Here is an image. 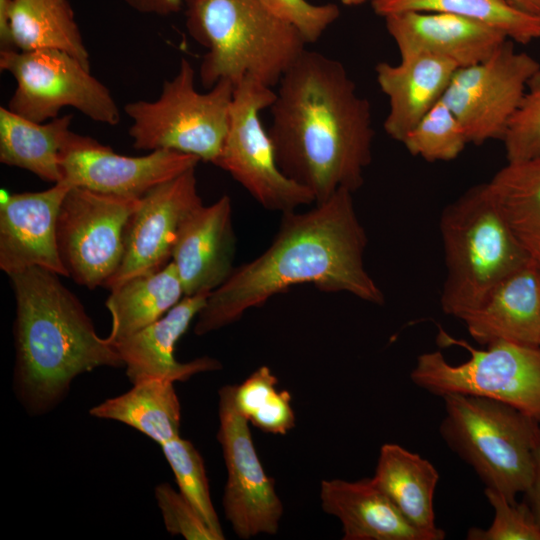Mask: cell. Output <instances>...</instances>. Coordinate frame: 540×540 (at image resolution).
Returning <instances> with one entry per match:
<instances>
[{
    "instance_id": "36",
    "label": "cell",
    "mask_w": 540,
    "mask_h": 540,
    "mask_svg": "<svg viewBox=\"0 0 540 540\" xmlns=\"http://www.w3.org/2000/svg\"><path fill=\"white\" fill-rule=\"evenodd\" d=\"M272 13L298 29L305 41L316 42L340 16L333 3L313 4L307 0H260Z\"/></svg>"
},
{
    "instance_id": "31",
    "label": "cell",
    "mask_w": 540,
    "mask_h": 540,
    "mask_svg": "<svg viewBox=\"0 0 540 540\" xmlns=\"http://www.w3.org/2000/svg\"><path fill=\"white\" fill-rule=\"evenodd\" d=\"M402 144L411 155L434 162L457 158L469 141L460 121L441 100L411 129Z\"/></svg>"
},
{
    "instance_id": "12",
    "label": "cell",
    "mask_w": 540,
    "mask_h": 540,
    "mask_svg": "<svg viewBox=\"0 0 540 540\" xmlns=\"http://www.w3.org/2000/svg\"><path fill=\"white\" fill-rule=\"evenodd\" d=\"M540 63L505 41L486 60L458 68L442 98L463 126L469 143L503 139Z\"/></svg>"
},
{
    "instance_id": "35",
    "label": "cell",
    "mask_w": 540,
    "mask_h": 540,
    "mask_svg": "<svg viewBox=\"0 0 540 540\" xmlns=\"http://www.w3.org/2000/svg\"><path fill=\"white\" fill-rule=\"evenodd\" d=\"M154 492L166 530L171 535H180L187 540H217L204 519L180 492L168 483L158 484Z\"/></svg>"
},
{
    "instance_id": "26",
    "label": "cell",
    "mask_w": 540,
    "mask_h": 540,
    "mask_svg": "<svg viewBox=\"0 0 540 540\" xmlns=\"http://www.w3.org/2000/svg\"><path fill=\"white\" fill-rule=\"evenodd\" d=\"M89 413L126 424L159 445L180 436L181 406L170 380L152 378L135 383L129 391L106 399Z\"/></svg>"
},
{
    "instance_id": "33",
    "label": "cell",
    "mask_w": 540,
    "mask_h": 540,
    "mask_svg": "<svg viewBox=\"0 0 540 540\" xmlns=\"http://www.w3.org/2000/svg\"><path fill=\"white\" fill-rule=\"evenodd\" d=\"M502 142L507 162L540 154V69L530 79Z\"/></svg>"
},
{
    "instance_id": "13",
    "label": "cell",
    "mask_w": 540,
    "mask_h": 540,
    "mask_svg": "<svg viewBox=\"0 0 540 540\" xmlns=\"http://www.w3.org/2000/svg\"><path fill=\"white\" fill-rule=\"evenodd\" d=\"M235 385L219 390V429L227 469L223 507L235 534L248 539L278 532L283 506L272 478L265 473L247 419L234 401Z\"/></svg>"
},
{
    "instance_id": "34",
    "label": "cell",
    "mask_w": 540,
    "mask_h": 540,
    "mask_svg": "<svg viewBox=\"0 0 540 540\" xmlns=\"http://www.w3.org/2000/svg\"><path fill=\"white\" fill-rule=\"evenodd\" d=\"M485 496L494 511L492 523L487 529L470 528L468 540H540V526L524 500L509 501L488 488Z\"/></svg>"
},
{
    "instance_id": "28",
    "label": "cell",
    "mask_w": 540,
    "mask_h": 540,
    "mask_svg": "<svg viewBox=\"0 0 540 540\" xmlns=\"http://www.w3.org/2000/svg\"><path fill=\"white\" fill-rule=\"evenodd\" d=\"M483 184L530 256L540 260V154L507 162Z\"/></svg>"
},
{
    "instance_id": "11",
    "label": "cell",
    "mask_w": 540,
    "mask_h": 540,
    "mask_svg": "<svg viewBox=\"0 0 540 540\" xmlns=\"http://www.w3.org/2000/svg\"><path fill=\"white\" fill-rule=\"evenodd\" d=\"M141 198L72 186L57 220V242L68 277L88 289L104 287L120 266L127 223Z\"/></svg>"
},
{
    "instance_id": "23",
    "label": "cell",
    "mask_w": 540,
    "mask_h": 540,
    "mask_svg": "<svg viewBox=\"0 0 540 540\" xmlns=\"http://www.w3.org/2000/svg\"><path fill=\"white\" fill-rule=\"evenodd\" d=\"M372 479L412 525L445 538L435 525L433 499L439 473L431 462L398 444L386 443L380 448Z\"/></svg>"
},
{
    "instance_id": "19",
    "label": "cell",
    "mask_w": 540,
    "mask_h": 540,
    "mask_svg": "<svg viewBox=\"0 0 540 540\" xmlns=\"http://www.w3.org/2000/svg\"><path fill=\"white\" fill-rule=\"evenodd\" d=\"M208 296H184L157 321L113 343L132 384L152 378L186 381L195 374L221 369V363L211 357L183 363L174 355L178 340L204 307Z\"/></svg>"
},
{
    "instance_id": "1",
    "label": "cell",
    "mask_w": 540,
    "mask_h": 540,
    "mask_svg": "<svg viewBox=\"0 0 540 540\" xmlns=\"http://www.w3.org/2000/svg\"><path fill=\"white\" fill-rule=\"evenodd\" d=\"M352 194L339 189L308 211L283 213L271 245L234 268L209 294L194 333L201 336L230 325L250 308L300 284L383 304L384 294L364 266L367 235Z\"/></svg>"
},
{
    "instance_id": "32",
    "label": "cell",
    "mask_w": 540,
    "mask_h": 540,
    "mask_svg": "<svg viewBox=\"0 0 540 540\" xmlns=\"http://www.w3.org/2000/svg\"><path fill=\"white\" fill-rule=\"evenodd\" d=\"M160 446L175 476L179 492L204 519L217 540L224 539L221 524L211 501L205 465L199 451L189 440L180 436Z\"/></svg>"
},
{
    "instance_id": "30",
    "label": "cell",
    "mask_w": 540,
    "mask_h": 540,
    "mask_svg": "<svg viewBox=\"0 0 540 540\" xmlns=\"http://www.w3.org/2000/svg\"><path fill=\"white\" fill-rule=\"evenodd\" d=\"M277 383L271 369L261 366L240 385H235L234 401L238 411L255 427L284 435L294 427L295 414L291 395L278 390Z\"/></svg>"
},
{
    "instance_id": "2",
    "label": "cell",
    "mask_w": 540,
    "mask_h": 540,
    "mask_svg": "<svg viewBox=\"0 0 540 540\" xmlns=\"http://www.w3.org/2000/svg\"><path fill=\"white\" fill-rule=\"evenodd\" d=\"M278 85L268 133L282 172L315 203L339 189L356 192L372 161L374 130L370 103L344 65L305 50Z\"/></svg>"
},
{
    "instance_id": "24",
    "label": "cell",
    "mask_w": 540,
    "mask_h": 540,
    "mask_svg": "<svg viewBox=\"0 0 540 540\" xmlns=\"http://www.w3.org/2000/svg\"><path fill=\"white\" fill-rule=\"evenodd\" d=\"M72 118L68 114L37 123L0 107V162L60 182V152L72 132Z\"/></svg>"
},
{
    "instance_id": "40",
    "label": "cell",
    "mask_w": 540,
    "mask_h": 540,
    "mask_svg": "<svg viewBox=\"0 0 540 540\" xmlns=\"http://www.w3.org/2000/svg\"><path fill=\"white\" fill-rule=\"evenodd\" d=\"M525 12L540 17V0H507Z\"/></svg>"
},
{
    "instance_id": "3",
    "label": "cell",
    "mask_w": 540,
    "mask_h": 540,
    "mask_svg": "<svg viewBox=\"0 0 540 540\" xmlns=\"http://www.w3.org/2000/svg\"><path fill=\"white\" fill-rule=\"evenodd\" d=\"M9 279L16 300L13 388L29 415L53 410L80 374L124 367L115 345L97 334L59 274L32 267Z\"/></svg>"
},
{
    "instance_id": "38",
    "label": "cell",
    "mask_w": 540,
    "mask_h": 540,
    "mask_svg": "<svg viewBox=\"0 0 540 540\" xmlns=\"http://www.w3.org/2000/svg\"><path fill=\"white\" fill-rule=\"evenodd\" d=\"M184 0H123L130 8L142 14L169 16L183 9Z\"/></svg>"
},
{
    "instance_id": "25",
    "label": "cell",
    "mask_w": 540,
    "mask_h": 540,
    "mask_svg": "<svg viewBox=\"0 0 540 540\" xmlns=\"http://www.w3.org/2000/svg\"><path fill=\"white\" fill-rule=\"evenodd\" d=\"M184 297L173 262L160 270L134 276L110 289L106 307L112 318V343L163 317Z\"/></svg>"
},
{
    "instance_id": "15",
    "label": "cell",
    "mask_w": 540,
    "mask_h": 540,
    "mask_svg": "<svg viewBox=\"0 0 540 540\" xmlns=\"http://www.w3.org/2000/svg\"><path fill=\"white\" fill-rule=\"evenodd\" d=\"M195 168L141 197L126 226L120 266L105 288L110 290L134 276L160 270L171 261L181 222L202 203Z\"/></svg>"
},
{
    "instance_id": "10",
    "label": "cell",
    "mask_w": 540,
    "mask_h": 540,
    "mask_svg": "<svg viewBox=\"0 0 540 540\" xmlns=\"http://www.w3.org/2000/svg\"><path fill=\"white\" fill-rule=\"evenodd\" d=\"M276 93L252 78L234 87L228 132L215 166L228 172L262 207L282 214L315 202L313 194L287 177L260 113Z\"/></svg>"
},
{
    "instance_id": "17",
    "label": "cell",
    "mask_w": 540,
    "mask_h": 540,
    "mask_svg": "<svg viewBox=\"0 0 540 540\" xmlns=\"http://www.w3.org/2000/svg\"><path fill=\"white\" fill-rule=\"evenodd\" d=\"M235 235L228 195L210 205L202 203L181 222L171 262L181 280L184 296L210 294L234 270Z\"/></svg>"
},
{
    "instance_id": "4",
    "label": "cell",
    "mask_w": 540,
    "mask_h": 540,
    "mask_svg": "<svg viewBox=\"0 0 540 540\" xmlns=\"http://www.w3.org/2000/svg\"><path fill=\"white\" fill-rule=\"evenodd\" d=\"M183 8L188 34L207 50L199 69L204 88L246 78L272 88L306 50L298 29L260 0H184Z\"/></svg>"
},
{
    "instance_id": "22",
    "label": "cell",
    "mask_w": 540,
    "mask_h": 540,
    "mask_svg": "<svg viewBox=\"0 0 540 540\" xmlns=\"http://www.w3.org/2000/svg\"><path fill=\"white\" fill-rule=\"evenodd\" d=\"M320 498L340 520L344 540H442L412 525L372 478L323 480Z\"/></svg>"
},
{
    "instance_id": "37",
    "label": "cell",
    "mask_w": 540,
    "mask_h": 540,
    "mask_svg": "<svg viewBox=\"0 0 540 540\" xmlns=\"http://www.w3.org/2000/svg\"><path fill=\"white\" fill-rule=\"evenodd\" d=\"M523 494L524 501L529 505L540 526V426L537 429L534 442L533 477L529 488Z\"/></svg>"
},
{
    "instance_id": "9",
    "label": "cell",
    "mask_w": 540,
    "mask_h": 540,
    "mask_svg": "<svg viewBox=\"0 0 540 540\" xmlns=\"http://www.w3.org/2000/svg\"><path fill=\"white\" fill-rule=\"evenodd\" d=\"M0 69L16 81L7 108L31 121L47 122L64 107H72L98 123L115 126L120 122L110 90L65 51H1Z\"/></svg>"
},
{
    "instance_id": "29",
    "label": "cell",
    "mask_w": 540,
    "mask_h": 540,
    "mask_svg": "<svg viewBox=\"0 0 540 540\" xmlns=\"http://www.w3.org/2000/svg\"><path fill=\"white\" fill-rule=\"evenodd\" d=\"M371 6L382 17L406 11L459 15L493 26L521 44L540 38V17L507 0H371Z\"/></svg>"
},
{
    "instance_id": "42",
    "label": "cell",
    "mask_w": 540,
    "mask_h": 540,
    "mask_svg": "<svg viewBox=\"0 0 540 540\" xmlns=\"http://www.w3.org/2000/svg\"><path fill=\"white\" fill-rule=\"evenodd\" d=\"M536 262L538 263V265H539V267H540V260H538V261H536Z\"/></svg>"
},
{
    "instance_id": "7",
    "label": "cell",
    "mask_w": 540,
    "mask_h": 540,
    "mask_svg": "<svg viewBox=\"0 0 540 540\" xmlns=\"http://www.w3.org/2000/svg\"><path fill=\"white\" fill-rule=\"evenodd\" d=\"M233 92L228 80H220L208 92H198L194 68L182 58L176 75L163 82L156 100L125 105L133 147L191 154L216 165L229 128Z\"/></svg>"
},
{
    "instance_id": "8",
    "label": "cell",
    "mask_w": 540,
    "mask_h": 540,
    "mask_svg": "<svg viewBox=\"0 0 540 540\" xmlns=\"http://www.w3.org/2000/svg\"><path fill=\"white\" fill-rule=\"evenodd\" d=\"M438 343L465 348L467 361L450 364L439 351L418 356L413 383L431 394L459 393L510 405L540 424V346L496 341L476 349L440 329Z\"/></svg>"
},
{
    "instance_id": "16",
    "label": "cell",
    "mask_w": 540,
    "mask_h": 540,
    "mask_svg": "<svg viewBox=\"0 0 540 540\" xmlns=\"http://www.w3.org/2000/svg\"><path fill=\"white\" fill-rule=\"evenodd\" d=\"M72 186L60 181L39 192L8 196L0 207V268L8 276L42 267L68 277L57 242L62 201Z\"/></svg>"
},
{
    "instance_id": "18",
    "label": "cell",
    "mask_w": 540,
    "mask_h": 540,
    "mask_svg": "<svg viewBox=\"0 0 540 540\" xmlns=\"http://www.w3.org/2000/svg\"><path fill=\"white\" fill-rule=\"evenodd\" d=\"M384 19L400 57L430 54L458 68L486 60L509 40L493 26L450 13L406 11Z\"/></svg>"
},
{
    "instance_id": "5",
    "label": "cell",
    "mask_w": 540,
    "mask_h": 540,
    "mask_svg": "<svg viewBox=\"0 0 540 540\" xmlns=\"http://www.w3.org/2000/svg\"><path fill=\"white\" fill-rule=\"evenodd\" d=\"M440 232L446 266L441 307L459 319L532 258L483 183L445 207Z\"/></svg>"
},
{
    "instance_id": "39",
    "label": "cell",
    "mask_w": 540,
    "mask_h": 540,
    "mask_svg": "<svg viewBox=\"0 0 540 540\" xmlns=\"http://www.w3.org/2000/svg\"><path fill=\"white\" fill-rule=\"evenodd\" d=\"M0 45L1 51L16 50L11 36L8 0H0Z\"/></svg>"
},
{
    "instance_id": "6",
    "label": "cell",
    "mask_w": 540,
    "mask_h": 540,
    "mask_svg": "<svg viewBox=\"0 0 540 540\" xmlns=\"http://www.w3.org/2000/svg\"><path fill=\"white\" fill-rule=\"evenodd\" d=\"M442 398L445 415L439 431L446 444L473 468L485 488L516 501L532 481L540 424L497 400L459 393Z\"/></svg>"
},
{
    "instance_id": "14",
    "label": "cell",
    "mask_w": 540,
    "mask_h": 540,
    "mask_svg": "<svg viewBox=\"0 0 540 540\" xmlns=\"http://www.w3.org/2000/svg\"><path fill=\"white\" fill-rule=\"evenodd\" d=\"M200 161L194 155L166 149L144 156L120 155L109 146L72 131L60 152L61 181L100 193L141 198Z\"/></svg>"
},
{
    "instance_id": "41",
    "label": "cell",
    "mask_w": 540,
    "mask_h": 540,
    "mask_svg": "<svg viewBox=\"0 0 540 540\" xmlns=\"http://www.w3.org/2000/svg\"><path fill=\"white\" fill-rule=\"evenodd\" d=\"M344 5L346 6H358L366 3L367 1L371 0H340Z\"/></svg>"
},
{
    "instance_id": "27",
    "label": "cell",
    "mask_w": 540,
    "mask_h": 540,
    "mask_svg": "<svg viewBox=\"0 0 540 540\" xmlns=\"http://www.w3.org/2000/svg\"><path fill=\"white\" fill-rule=\"evenodd\" d=\"M16 50L57 49L90 68V56L68 0H8Z\"/></svg>"
},
{
    "instance_id": "21",
    "label": "cell",
    "mask_w": 540,
    "mask_h": 540,
    "mask_svg": "<svg viewBox=\"0 0 540 540\" xmlns=\"http://www.w3.org/2000/svg\"><path fill=\"white\" fill-rule=\"evenodd\" d=\"M457 69L454 63L430 54L402 56L396 65L378 63L377 82L389 104L383 124L387 135L402 143L419 120L442 100Z\"/></svg>"
},
{
    "instance_id": "20",
    "label": "cell",
    "mask_w": 540,
    "mask_h": 540,
    "mask_svg": "<svg viewBox=\"0 0 540 540\" xmlns=\"http://www.w3.org/2000/svg\"><path fill=\"white\" fill-rule=\"evenodd\" d=\"M462 320L482 345L507 341L540 346V267L531 258L502 279Z\"/></svg>"
}]
</instances>
